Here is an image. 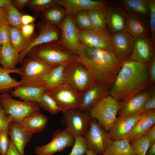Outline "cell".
<instances>
[{
	"mask_svg": "<svg viewBox=\"0 0 155 155\" xmlns=\"http://www.w3.org/2000/svg\"><path fill=\"white\" fill-rule=\"evenodd\" d=\"M76 56L75 61L86 68L95 83L110 89L123 62L112 51L90 47L82 43Z\"/></svg>",
	"mask_w": 155,
	"mask_h": 155,
	"instance_id": "cell-1",
	"label": "cell"
},
{
	"mask_svg": "<svg viewBox=\"0 0 155 155\" xmlns=\"http://www.w3.org/2000/svg\"><path fill=\"white\" fill-rule=\"evenodd\" d=\"M150 87L148 64L128 59L123 62L109 94L123 101Z\"/></svg>",
	"mask_w": 155,
	"mask_h": 155,
	"instance_id": "cell-2",
	"label": "cell"
},
{
	"mask_svg": "<svg viewBox=\"0 0 155 155\" xmlns=\"http://www.w3.org/2000/svg\"><path fill=\"white\" fill-rule=\"evenodd\" d=\"M27 55L52 66L67 64L75 61L76 57L64 47L59 40L35 46Z\"/></svg>",
	"mask_w": 155,
	"mask_h": 155,
	"instance_id": "cell-3",
	"label": "cell"
},
{
	"mask_svg": "<svg viewBox=\"0 0 155 155\" xmlns=\"http://www.w3.org/2000/svg\"><path fill=\"white\" fill-rule=\"evenodd\" d=\"M22 64L20 86L45 87L46 77L54 66L29 57L24 59Z\"/></svg>",
	"mask_w": 155,
	"mask_h": 155,
	"instance_id": "cell-4",
	"label": "cell"
},
{
	"mask_svg": "<svg viewBox=\"0 0 155 155\" xmlns=\"http://www.w3.org/2000/svg\"><path fill=\"white\" fill-rule=\"evenodd\" d=\"M63 77L64 83L75 92L82 94L95 83L86 68L76 61L66 65Z\"/></svg>",
	"mask_w": 155,
	"mask_h": 155,
	"instance_id": "cell-5",
	"label": "cell"
},
{
	"mask_svg": "<svg viewBox=\"0 0 155 155\" xmlns=\"http://www.w3.org/2000/svg\"><path fill=\"white\" fill-rule=\"evenodd\" d=\"M120 105L119 101L109 95L94 105L90 113L92 118L96 119L107 132L116 121Z\"/></svg>",
	"mask_w": 155,
	"mask_h": 155,
	"instance_id": "cell-6",
	"label": "cell"
},
{
	"mask_svg": "<svg viewBox=\"0 0 155 155\" xmlns=\"http://www.w3.org/2000/svg\"><path fill=\"white\" fill-rule=\"evenodd\" d=\"M0 104L5 113L11 117L12 122L15 123H19L26 117L40 111L37 103L15 99L8 93L0 98Z\"/></svg>",
	"mask_w": 155,
	"mask_h": 155,
	"instance_id": "cell-7",
	"label": "cell"
},
{
	"mask_svg": "<svg viewBox=\"0 0 155 155\" xmlns=\"http://www.w3.org/2000/svg\"><path fill=\"white\" fill-rule=\"evenodd\" d=\"M45 92L55 101L63 113L80 108L83 94L75 92L64 83Z\"/></svg>",
	"mask_w": 155,
	"mask_h": 155,
	"instance_id": "cell-8",
	"label": "cell"
},
{
	"mask_svg": "<svg viewBox=\"0 0 155 155\" xmlns=\"http://www.w3.org/2000/svg\"><path fill=\"white\" fill-rule=\"evenodd\" d=\"M65 129L74 137L83 136L88 130L92 119L90 112L84 111L79 109L69 110L63 113Z\"/></svg>",
	"mask_w": 155,
	"mask_h": 155,
	"instance_id": "cell-9",
	"label": "cell"
},
{
	"mask_svg": "<svg viewBox=\"0 0 155 155\" xmlns=\"http://www.w3.org/2000/svg\"><path fill=\"white\" fill-rule=\"evenodd\" d=\"M83 137L88 149L102 155L109 146L111 140L107 131L96 119H92L89 129Z\"/></svg>",
	"mask_w": 155,
	"mask_h": 155,
	"instance_id": "cell-10",
	"label": "cell"
},
{
	"mask_svg": "<svg viewBox=\"0 0 155 155\" xmlns=\"http://www.w3.org/2000/svg\"><path fill=\"white\" fill-rule=\"evenodd\" d=\"M38 35L34 38L26 47L19 53V63L22 64L25 56L34 47L37 46L59 40L61 31L58 26L42 21L38 24Z\"/></svg>",
	"mask_w": 155,
	"mask_h": 155,
	"instance_id": "cell-11",
	"label": "cell"
},
{
	"mask_svg": "<svg viewBox=\"0 0 155 155\" xmlns=\"http://www.w3.org/2000/svg\"><path fill=\"white\" fill-rule=\"evenodd\" d=\"M58 26L61 31L59 42L64 47L76 55L81 43L79 38L80 30L72 18L66 14L63 21Z\"/></svg>",
	"mask_w": 155,
	"mask_h": 155,
	"instance_id": "cell-12",
	"label": "cell"
},
{
	"mask_svg": "<svg viewBox=\"0 0 155 155\" xmlns=\"http://www.w3.org/2000/svg\"><path fill=\"white\" fill-rule=\"evenodd\" d=\"M135 39L124 30L112 33L110 41L112 52L123 62L129 59Z\"/></svg>",
	"mask_w": 155,
	"mask_h": 155,
	"instance_id": "cell-13",
	"label": "cell"
},
{
	"mask_svg": "<svg viewBox=\"0 0 155 155\" xmlns=\"http://www.w3.org/2000/svg\"><path fill=\"white\" fill-rule=\"evenodd\" d=\"M75 137L65 130H57L54 132L51 141L44 146L36 147L34 152L37 155H53L72 146Z\"/></svg>",
	"mask_w": 155,
	"mask_h": 155,
	"instance_id": "cell-14",
	"label": "cell"
},
{
	"mask_svg": "<svg viewBox=\"0 0 155 155\" xmlns=\"http://www.w3.org/2000/svg\"><path fill=\"white\" fill-rule=\"evenodd\" d=\"M111 36L108 29L79 30V33L81 43L90 47L112 51L110 44Z\"/></svg>",
	"mask_w": 155,
	"mask_h": 155,
	"instance_id": "cell-15",
	"label": "cell"
},
{
	"mask_svg": "<svg viewBox=\"0 0 155 155\" xmlns=\"http://www.w3.org/2000/svg\"><path fill=\"white\" fill-rule=\"evenodd\" d=\"M148 17L136 13L127 12L124 30L135 39L151 37Z\"/></svg>",
	"mask_w": 155,
	"mask_h": 155,
	"instance_id": "cell-16",
	"label": "cell"
},
{
	"mask_svg": "<svg viewBox=\"0 0 155 155\" xmlns=\"http://www.w3.org/2000/svg\"><path fill=\"white\" fill-rule=\"evenodd\" d=\"M150 94V88L122 101L120 102V107L117 114L120 116L140 115L144 111L145 105Z\"/></svg>",
	"mask_w": 155,
	"mask_h": 155,
	"instance_id": "cell-17",
	"label": "cell"
},
{
	"mask_svg": "<svg viewBox=\"0 0 155 155\" xmlns=\"http://www.w3.org/2000/svg\"><path fill=\"white\" fill-rule=\"evenodd\" d=\"M107 1L91 0H57L56 4L63 7L66 14L72 17L82 11L101 9L106 7Z\"/></svg>",
	"mask_w": 155,
	"mask_h": 155,
	"instance_id": "cell-18",
	"label": "cell"
},
{
	"mask_svg": "<svg viewBox=\"0 0 155 155\" xmlns=\"http://www.w3.org/2000/svg\"><path fill=\"white\" fill-rule=\"evenodd\" d=\"M127 12L117 1L109 2L107 7V26L112 33L123 30Z\"/></svg>",
	"mask_w": 155,
	"mask_h": 155,
	"instance_id": "cell-19",
	"label": "cell"
},
{
	"mask_svg": "<svg viewBox=\"0 0 155 155\" xmlns=\"http://www.w3.org/2000/svg\"><path fill=\"white\" fill-rule=\"evenodd\" d=\"M155 123V110L144 111L140 115L133 127L125 138L130 143L135 141L146 134Z\"/></svg>",
	"mask_w": 155,
	"mask_h": 155,
	"instance_id": "cell-20",
	"label": "cell"
},
{
	"mask_svg": "<svg viewBox=\"0 0 155 155\" xmlns=\"http://www.w3.org/2000/svg\"><path fill=\"white\" fill-rule=\"evenodd\" d=\"M110 88L103 85L94 83L83 94L79 109L90 112L99 101L109 95Z\"/></svg>",
	"mask_w": 155,
	"mask_h": 155,
	"instance_id": "cell-21",
	"label": "cell"
},
{
	"mask_svg": "<svg viewBox=\"0 0 155 155\" xmlns=\"http://www.w3.org/2000/svg\"><path fill=\"white\" fill-rule=\"evenodd\" d=\"M140 115L119 116L110 129L107 131L113 140L125 138L131 130L138 119Z\"/></svg>",
	"mask_w": 155,
	"mask_h": 155,
	"instance_id": "cell-22",
	"label": "cell"
},
{
	"mask_svg": "<svg viewBox=\"0 0 155 155\" xmlns=\"http://www.w3.org/2000/svg\"><path fill=\"white\" fill-rule=\"evenodd\" d=\"M154 55V46L150 37L135 38L129 59L148 64Z\"/></svg>",
	"mask_w": 155,
	"mask_h": 155,
	"instance_id": "cell-23",
	"label": "cell"
},
{
	"mask_svg": "<svg viewBox=\"0 0 155 155\" xmlns=\"http://www.w3.org/2000/svg\"><path fill=\"white\" fill-rule=\"evenodd\" d=\"M33 135L26 130L18 123L11 122L9 125L8 135L21 155H24L25 147Z\"/></svg>",
	"mask_w": 155,
	"mask_h": 155,
	"instance_id": "cell-24",
	"label": "cell"
},
{
	"mask_svg": "<svg viewBox=\"0 0 155 155\" xmlns=\"http://www.w3.org/2000/svg\"><path fill=\"white\" fill-rule=\"evenodd\" d=\"M48 123L47 117L40 111L26 117L18 123L27 131L33 134L42 132Z\"/></svg>",
	"mask_w": 155,
	"mask_h": 155,
	"instance_id": "cell-25",
	"label": "cell"
},
{
	"mask_svg": "<svg viewBox=\"0 0 155 155\" xmlns=\"http://www.w3.org/2000/svg\"><path fill=\"white\" fill-rule=\"evenodd\" d=\"M46 90L45 87L21 86L14 88L10 92L14 97L19 98L23 101L37 103Z\"/></svg>",
	"mask_w": 155,
	"mask_h": 155,
	"instance_id": "cell-26",
	"label": "cell"
},
{
	"mask_svg": "<svg viewBox=\"0 0 155 155\" xmlns=\"http://www.w3.org/2000/svg\"><path fill=\"white\" fill-rule=\"evenodd\" d=\"M117 1L126 12L149 17V0H118Z\"/></svg>",
	"mask_w": 155,
	"mask_h": 155,
	"instance_id": "cell-27",
	"label": "cell"
},
{
	"mask_svg": "<svg viewBox=\"0 0 155 155\" xmlns=\"http://www.w3.org/2000/svg\"><path fill=\"white\" fill-rule=\"evenodd\" d=\"M19 53L11 44L1 45L0 63L2 67L8 70L16 69L19 63Z\"/></svg>",
	"mask_w": 155,
	"mask_h": 155,
	"instance_id": "cell-28",
	"label": "cell"
},
{
	"mask_svg": "<svg viewBox=\"0 0 155 155\" xmlns=\"http://www.w3.org/2000/svg\"><path fill=\"white\" fill-rule=\"evenodd\" d=\"M16 73L21 75L22 68L8 70L0 67V93H8L13 89L20 86V81H17L10 75L11 73Z\"/></svg>",
	"mask_w": 155,
	"mask_h": 155,
	"instance_id": "cell-29",
	"label": "cell"
},
{
	"mask_svg": "<svg viewBox=\"0 0 155 155\" xmlns=\"http://www.w3.org/2000/svg\"><path fill=\"white\" fill-rule=\"evenodd\" d=\"M66 15L65 9L56 4L41 13L40 17L46 23L58 26L63 21Z\"/></svg>",
	"mask_w": 155,
	"mask_h": 155,
	"instance_id": "cell-30",
	"label": "cell"
},
{
	"mask_svg": "<svg viewBox=\"0 0 155 155\" xmlns=\"http://www.w3.org/2000/svg\"><path fill=\"white\" fill-rule=\"evenodd\" d=\"M102 155H136L126 138L111 140Z\"/></svg>",
	"mask_w": 155,
	"mask_h": 155,
	"instance_id": "cell-31",
	"label": "cell"
},
{
	"mask_svg": "<svg viewBox=\"0 0 155 155\" xmlns=\"http://www.w3.org/2000/svg\"><path fill=\"white\" fill-rule=\"evenodd\" d=\"M93 29L105 30L107 26V7L88 11Z\"/></svg>",
	"mask_w": 155,
	"mask_h": 155,
	"instance_id": "cell-32",
	"label": "cell"
},
{
	"mask_svg": "<svg viewBox=\"0 0 155 155\" xmlns=\"http://www.w3.org/2000/svg\"><path fill=\"white\" fill-rule=\"evenodd\" d=\"M67 65L60 64L53 67L46 78V91L64 83L63 71Z\"/></svg>",
	"mask_w": 155,
	"mask_h": 155,
	"instance_id": "cell-33",
	"label": "cell"
},
{
	"mask_svg": "<svg viewBox=\"0 0 155 155\" xmlns=\"http://www.w3.org/2000/svg\"><path fill=\"white\" fill-rule=\"evenodd\" d=\"M34 38L32 36L30 38H26L24 36L20 30L11 27V45L19 53L26 47Z\"/></svg>",
	"mask_w": 155,
	"mask_h": 155,
	"instance_id": "cell-34",
	"label": "cell"
},
{
	"mask_svg": "<svg viewBox=\"0 0 155 155\" xmlns=\"http://www.w3.org/2000/svg\"><path fill=\"white\" fill-rule=\"evenodd\" d=\"M7 22L11 27L21 30L22 14L11 3L6 7Z\"/></svg>",
	"mask_w": 155,
	"mask_h": 155,
	"instance_id": "cell-35",
	"label": "cell"
},
{
	"mask_svg": "<svg viewBox=\"0 0 155 155\" xmlns=\"http://www.w3.org/2000/svg\"><path fill=\"white\" fill-rule=\"evenodd\" d=\"M39 106L54 115L62 112L55 101L45 92L41 96L37 102Z\"/></svg>",
	"mask_w": 155,
	"mask_h": 155,
	"instance_id": "cell-36",
	"label": "cell"
},
{
	"mask_svg": "<svg viewBox=\"0 0 155 155\" xmlns=\"http://www.w3.org/2000/svg\"><path fill=\"white\" fill-rule=\"evenodd\" d=\"M56 2L57 0H29L26 6L38 14L56 4Z\"/></svg>",
	"mask_w": 155,
	"mask_h": 155,
	"instance_id": "cell-37",
	"label": "cell"
},
{
	"mask_svg": "<svg viewBox=\"0 0 155 155\" xmlns=\"http://www.w3.org/2000/svg\"><path fill=\"white\" fill-rule=\"evenodd\" d=\"M72 18L75 24L80 30H86L93 29L88 11H80Z\"/></svg>",
	"mask_w": 155,
	"mask_h": 155,
	"instance_id": "cell-38",
	"label": "cell"
},
{
	"mask_svg": "<svg viewBox=\"0 0 155 155\" xmlns=\"http://www.w3.org/2000/svg\"><path fill=\"white\" fill-rule=\"evenodd\" d=\"M130 145L136 155H146L150 147L146 134L138 140L130 143Z\"/></svg>",
	"mask_w": 155,
	"mask_h": 155,
	"instance_id": "cell-39",
	"label": "cell"
},
{
	"mask_svg": "<svg viewBox=\"0 0 155 155\" xmlns=\"http://www.w3.org/2000/svg\"><path fill=\"white\" fill-rule=\"evenodd\" d=\"M88 149L84 137L83 136L76 137L71 151L68 155H84Z\"/></svg>",
	"mask_w": 155,
	"mask_h": 155,
	"instance_id": "cell-40",
	"label": "cell"
},
{
	"mask_svg": "<svg viewBox=\"0 0 155 155\" xmlns=\"http://www.w3.org/2000/svg\"><path fill=\"white\" fill-rule=\"evenodd\" d=\"M150 11L149 25L152 42L155 45V0H149Z\"/></svg>",
	"mask_w": 155,
	"mask_h": 155,
	"instance_id": "cell-41",
	"label": "cell"
},
{
	"mask_svg": "<svg viewBox=\"0 0 155 155\" xmlns=\"http://www.w3.org/2000/svg\"><path fill=\"white\" fill-rule=\"evenodd\" d=\"M8 127V126L4 127L0 132V153L1 155H5L9 147Z\"/></svg>",
	"mask_w": 155,
	"mask_h": 155,
	"instance_id": "cell-42",
	"label": "cell"
},
{
	"mask_svg": "<svg viewBox=\"0 0 155 155\" xmlns=\"http://www.w3.org/2000/svg\"><path fill=\"white\" fill-rule=\"evenodd\" d=\"M11 27L7 23L3 25L0 27V44H11Z\"/></svg>",
	"mask_w": 155,
	"mask_h": 155,
	"instance_id": "cell-43",
	"label": "cell"
},
{
	"mask_svg": "<svg viewBox=\"0 0 155 155\" xmlns=\"http://www.w3.org/2000/svg\"><path fill=\"white\" fill-rule=\"evenodd\" d=\"M148 74L150 87L155 86V55L148 63Z\"/></svg>",
	"mask_w": 155,
	"mask_h": 155,
	"instance_id": "cell-44",
	"label": "cell"
},
{
	"mask_svg": "<svg viewBox=\"0 0 155 155\" xmlns=\"http://www.w3.org/2000/svg\"><path fill=\"white\" fill-rule=\"evenodd\" d=\"M12 122V119L7 115L0 104V132L5 127L9 126Z\"/></svg>",
	"mask_w": 155,
	"mask_h": 155,
	"instance_id": "cell-45",
	"label": "cell"
},
{
	"mask_svg": "<svg viewBox=\"0 0 155 155\" xmlns=\"http://www.w3.org/2000/svg\"><path fill=\"white\" fill-rule=\"evenodd\" d=\"M150 95L144 107V111L155 110V87H150Z\"/></svg>",
	"mask_w": 155,
	"mask_h": 155,
	"instance_id": "cell-46",
	"label": "cell"
},
{
	"mask_svg": "<svg viewBox=\"0 0 155 155\" xmlns=\"http://www.w3.org/2000/svg\"><path fill=\"white\" fill-rule=\"evenodd\" d=\"M35 27V25L33 23L27 25H22L21 30L25 37L27 38H30L32 36Z\"/></svg>",
	"mask_w": 155,
	"mask_h": 155,
	"instance_id": "cell-47",
	"label": "cell"
},
{
	"mask_svg": "<svg viewBox=\"0 0 155 155\" xmlns=\"http://www.w3.org/2000/svg\"><path fill=\"white\" fill-rule=\"evenodd\" d=\"M5 155H21L10 139H9V147Z\"/></svg>",
	"mask_w": 155,
	"mask_h": 155,
	"instance_id": "cell-48",
	"label": "cell"
},
{
	"mask_svg": "<svg viewBox=\"0 0 155 155\" xmlns=\"http://www.w3.org/2000/svg\"><path fill=\"white\" fill-rule=\"evenodd\" d=\"M146 135L150 147L152 144L155 142V124L150 129Z\"/></svg>",
	"mask_w": 155,
	"mask_h": 155,
	"instance_id": "cell-49",
	"label": "cell"
},
{
	"mask_svg": "<svg viewBox=\"0 0 155 155\" xmlns=\"http://www.w3.org/2000/svg\"><path fill=\"white\" fill-rule=\"evenodd\" d=\"M29 0H12V3L18 10H20L26 6Z\"/></svg>",
	"mask_w": 155,
	"mask_h": 155,
	"instance_id": "cell-50",
	"label": "cell"
},
{
	"mask_svg": "<svg viewBox=\"0 0 155 155\" xmlns=\"http://www.w3.org/2000/svg\"><path fill=\"white\" fill-rule=\"evenodd\" d=\"M35 17L28 15H22L21 21L22 25L33 23L35 20Z\"/></svg>",
	"mask_w": 155,
	"mask_h": 155,
	"instance_id": "cell-51",
	"label": "cell"
},
{
	"mask_svg": "<svg viewBox=\"0 0 155 155\" xmlns=\"http://www.w3.org/2000/svg\"><path fill=\"white\" fill-rule=\"evenodd\" d=\"M6 7L0 8V27L3 25L7 23Z\"/></svg>",
	"mask_w": 155,
	"mask_h": 155,
	"instance_id": "cell-52",
	"label": "cell"
},
{
	"mask_svg": "<svg viewBox=\"0 0 155 155\" xmlns=\"http://www.w3.org/2000/svg\"><path fill=\"white\" fill-rule=\"evenodd\" d=\"M146 155H155V142L150 146Z\"/></svg>",
	"mask_w": 155,
	"mask_h": 155,
	"instance_id": "cell-53",
	"label": "cell"
},
{
	"mask_svg": "<svg viewBox=\"0 0 155 155\" xmlns=\"http://www.w3.org/2000/svg\"><path fill=\"white\" fill-rule=\"evenodd\" d=\"M12 0H0V8L6 7L9 4L12 3Z\"/></svg>",
	"mask_w": 155,
	"mask_h": 155,
	"instance_id": "cell-54",
	"label": "cell"
},
{
	"mask_svg": "<svg viewBox=\"0 0 155 155\" xmlns=\"http://www.w3.org/2000/svg\"><path fill=\"white\" fill-rule=\"evenodd\" d=\"M86 155H98L97 153L93 150L88 149L87 150Z\"/></svg>",
	"mask_w": 155,
	"mask_h": 155,
	"instance_id": "cell-55",
	"label": "cell"
},
{
	"mask_svg": "<svg viewBox=\"0 0 155 155\" xmlns=\"http://www.w3.org/2000/svg\"><path fill=\"white\" fill-rule=\"evenodd\" d=\"M6 94V93H5L2 94H0V98L1 97H2V96L5 95Z\"/></svg>",
	"mask_w": 155,
	"mask_h": 155,
	"instance_id": "cell-56",
	"label": "cell"
},
{
	"mask_svg": "<svg viewBox=\"0 0 155 155\" xmlns=\"http://www.w3.org/2000/svg\"><path fill=\"white\" fill-rule=\"evenodd\" d=\"M1 45L0 44V61L1 57Z\"/></svg>",
	"mask_w": 155,
	"mask_h": 155,
	"instance_id": "cell-57",
	"label": "cell"
},
{
	"mask_svg": "<svg viewBox=\"0 0 155 155\" xmlns=\"http://www.w3.org/2000/svg\"><path fill=\"white\" fill-rule=\"evenodd\" d=\"M0 155H1V154H0Z\"/></svg>",
	"mask_w": 155,
	"mask_h": 155,
	"instance_id": "cell-58",
	"label": "cell"
},
{
	"mask_svg": "<svg viewBox=\"0 0 155 155\" xmlns=\"http://www.w3.org/2000/svg\"></svg>",
	"mask_w": 155,
	"mask_h": 155,
	"instance_id": "cell-59",
	"label": "cell"
}]
</instances>
